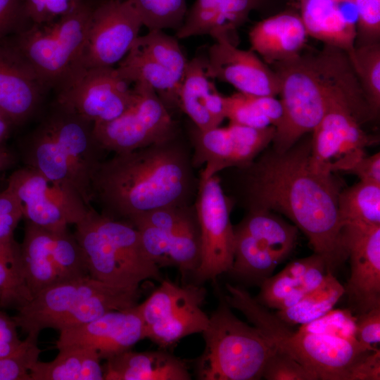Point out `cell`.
Masks as SVG:
<instances>
[{
  "label": "cell",
  "mask_w": 380,
  "mask_h": 380,
  "mask_svg": "<svg viewBox=\"0 0 380 380\" xmlns=\"http://www.w3.org/2000/svg\"><path fill=\"white\" fill-rule=\"evenodd\" d=\"M311 139L287 151L266 152L245 172L248 209L277 211L301 230L331 273L348 259L338 213L342 184L329 172L312 166Z\"/></svg>",
  "instance_id": "1"
},
{
  "label": "cell",
  "mask_w": 380,
  "mask_h": 380,
  "mask_svg": "<svg viewBox=\"0 0 380 380\" xmlns=\"http://www.w3.org/2000/svg\"><path fill=\"white\" fill-rule=\"evenodd\" d=\"M198 184L190 144L179 131L103 160L92 178V202L104 216L129 222L158 208L194 203Z\"/></svg>",
  "instance_id": "2"
},
{
  "label": "cell",
  "mask_w": 380,
  "mask_h": 380,
  "mask_svg": "<svg viewBox=\"0 0 380 380\" xmlns=\"http://www.w3.org/2000/svg\"><path fill=\"white\" fill-rule=\"evenodd\" d=\"M271 66L279 78L284 110L272 141L277 152L287 151L304 134L312 132L336 103L369 108L348 54L342 49L324 44L320 51L302 52Z\"/></svg>",
  "instance_id": "3"
},
{
  "label": "cell",
  "mask_w": 380,
  "mask_h": 380,
  "mask_svg": "<svg viewBox=\"0 0 380 380\" xmlns=\"http://www.w3.org/2000/svg\"><path fill=\"white\" fill-rule=\"evenodd\" d=\"M108 153L94 134V123L55 102L21 140L20 160L47 178L75 190L91 206V181Z\"/></svg>",
  "instance_id": "4"
},
{
  "label": "cell",
  "mask_w": 380,
  "mask_h": 380,
  "mask_svg": "<svg viewBox=\"0 0 380 380\" xmlns=\"http://www.w3.org/2000/svg\"><path fill=\"white\" fill-rule=\"evenodd\" d=\"M228 305L240 311L275 348L312 372L318 380H348L352 365L369 348L357 341L293 331L243 288L226 284Z\"/></svg>",
  "instance_id": "5"
},
{
  "label": "cell",
  "mask_w": 380,
  "mask_h": 380,
  "mask_svg": "<svg viewBox=\"0 0 380 380\" xmlns=\"http://www.w3.org/2000/svg\"><path fill=\"white\" fill-rule=\"evenodd\" d=\"M140 296V289L117 287L87 275L42 290L12 317L26 335L39 336L45 329L60 331L132 308Z\"/></svg>",
  "instance_id": "6"
},
{
  "label": "cell",
  "mask_w": 380,
  "mask_h": 380,
  "mask_svg": "<svg viewBox=\"0 0 380 380\" xmlns=\"http://www.w3.org/2000/svg\"><path fill=\"white\" fill-rule=\"evenodd\" d=\"M89 275L123 289H139L143 281L163 280L160 267L148 256L139 231L130 223L109 218L92 206L75 224Z\"/></svg>",
  "instance_id": "7"
},
{
  "label": "cell",
  "mask_w": 380,
  "mask_h": 380,
  "mask_svg": "<svg viewBox=\"0 0 380 380\" xmlns=\"http://www.w3.org/2000/svg\"><path fill=\"white\" fill-rule=\"evenodd\" d=\"M202 333L205 348L196 361L201 380H256L262 378L275 346L254 326L242 322L224 296Z\"/></svg>",
  "instance_id": "8"
},
{
  "label": "cell",
  "mask_w": 380,
  "mask_h": 380,
  "mask_svg": "<svg viewBox=\"0 0 380 380\" xmlns=\"http://www.w3.org/2000/svg\"><path fill=\"white\" fill-rule=\"evenodd\" d=\"M94 5L82 0L66 15L49 23H31L6 43L55 89L77 66Z\"/></svg>",
  "instance_id": "9"
},
{
  "label": "cell",
  "mask_w": 380,
  "mask_h": 380,
  "mask_svg": "<svg viewBox=\"0 0 380 380\" xmlns=\"http://www.w3.org/2000/svg\"><path fill=\"white\" fill-rule=\"evenodd\" d=\"M206 295L201 284L179 285L162 280L144 302L138 303L145 338L166 349L187 336L202 334L209 321L202 309Z\"/></svg>",
  "instance_id": "10"
},
{
  "label": "cell",
  "mask_w": 380,
  "mask_h": 380,
  "mask_svg": "<svg viewBox=\"0 0 380 380\" xmlns=\"http://www.w3.org/2000/svg\"><path fill=\"white\" fill-rule=\"evenodd\" d=\"M134 99L120 116L94 124V134L107 153H122L165 141L180 130L171 113L147 84H134Z\"/></svg>",
  "instance_id": "11"
},
{
  "label": "cell",
  "mask_w": 380,
  "mask_h": 380,
  "mask_svg": "<svg viewBox=\"0 0 380 380\" xmlns=\"http://www.w3.org/2000/svg\"><path fill=\"white\" fill-rule=\"evenodd\" d=\"M20 247L32 297L50 286L89 275L84 253L68 229L50 230L25 221Z\"/></svg>",
  "instance_id": "12"
},
{
  "label": "cell",
  "mask_w": 380,
  "mask_h": 380,
  "mask_svg": "<svg viewBox=\"0 0 380 380\" xmlns=\"http://www.w3.org/2000/svg\"><path fill=\"white\" fill-rule=\"evenodd\" d=\"M54 90L53 102L94 124L118 118L134 99V84L116 67L76 68Z\"/></svg>",
  "instance_id": "13"
},
{
  "label": "cell",
  "mask_w": 380,
  "mask_h": 380,
  "mask_svg": "<svg viewBox=\"0 0 380 380\" xmlns=\"http://www.w3.org/2000/svg\"><path fill=\"white\" fill-rule=\"evenodd\" d=\"M200 232V262L192 276L201 284L228 272L233 263L234 230L230 214L233 202L217 175L200 180L194 201Z\"/></svg>",
  "instance_id": "14"
},
{
  "label": "cell",
  "mask_w": 380,
  "mask_h": 380,
  "mask_svg": "<svg viewBox=\"0 0 380 380\" xmlns=\"http://www.w3.org/2000/svg\"><path fill=\"white\" fill-rule=\"evenodd\" d=\"M6 188L17 199L23 218L46 229H67L80 222L91 207L72 188L26 165L9 175Z\"/></svg>",
  "instance_id": "15"
},
{
  "label": "cell",
  "mask_w": 380,
  "mask_h": 380,
  "mask_svg": "<svg viewBox=\"0 0 380 380\" xmlns=\"http://www.w3.org/2000/svg\"><path fill=\"white\" fill-rule=\"evenodd\" d=\"M275 132L273 126L258 129L234 123L201 130L191 122L186 137L194 167H203L199 179H207L227 168L249 166L272 142Z\"/></svg>",
  "instance_id": "16"
},
{
  "label": "cell",
  "mask_w": 380,
  "mask_h": 380,
  "mask_svg": "<svg viewBox=\"0 0 380 380\" xmlns=\"http://www.w3.org/2000/svg\"><path fill=\"white\" fill-rule=\"evenodd\" d=\"M142 26L129 0L94 4L76 68L115 67L129 51Z\"/></svg>",
  "instance_id": "17"
},
{
  "label": "cell",
  "mask_w": 380,
  "mask_h": 380,
  "mask_svg": "<svg viewBox=\"0 0 380 380\" xmlns=\"http://www.w3.org/2000/svg\"><path fill=\"white\" fill-rule=\"evenodd\" d=\"M371 118L366 106L348 102L331 106L312 132L311 164L331 172L329 167L336 160L365 153L373 139L361 125Z\"/></svg>",
  "instance_id": "18"
},
{
  "label": "cell",
  "mask_w": 380,
  "mask_h": 380,
  "mask_svg": "<svg viewBox=\"0 0 380 380\" xmlns=\"http://www.w3.org/2000/svg\"><path fill=\"white\" fill-rule=\"evenodd\" d=\"M342 241L350 263L345 293L358 314L380 307V225L346 223Z\"/></svg>",
  "instance_id": "19"
},
{
  "label": "cell",
  "mask_w": 380,
  "mask_h": 380,
  "mask_svg": "<svg viewBox=\"0 0 380 380\" xmlns=\"http://www.w3.org/2000/svg\"><path fill=\"white\" fill-rule=\"evenodd\" d=\"M145 338L144 324L135 306L108 312L87 323L60 331L57 348L77 346L95 350L107 360L131 349Z\"/></svg>",
  "instance_id": "20"
},
{
  "label": "cell",
  "mask_w": 380,
  "mask_h": 380,
  "mask_svg": "<svg viewBox=\"0 0 380 380\" xmlns=\"http://www.w3.org/2000/svg\"><path fill=\"white\" fill-rule=\"evenodd\" d=\"M208 50L207 70L213 79L227 82L239 92L276 96L279 94V78L258 55L237 48L229 38L219 36Z\"/></svg>",
  "instance_id": "21"
},
{
  "label": "cell",
  "mask_w": 380,
  "mask_h": 380,
  "mask_svg": "<svg viewBox=\"0 0 380 380\" xmlns=\"http://www.w3.org/2000/svg\"><path fill=\"white\" fill-rule=\"evenodd\" d=\"M49 89L6 42L0 44V110L15 126L38 113Z\"/></svg>",
  "instance_id": "22"
},
{
  "label": "cell",
  "mask_w": 380,
  "mask_h": 380,
  "mask_svg": "<svg viewBox=\"0 0 380 380\" xmlns=\"http://www.w3.org/2000/svg\"><path fill=\"white\" fill-rule=\"evenodd\" d=\"M144 248L159 267H176L182 279L194 273L200 262V232L197 214L179 224L162 229L151 226H134Z\"/></svg>",
  "instance_id": "23"
},
{
  "label": "cell",
  "mask_w": 380,
  "mask_h": 380,
  "mask_svg": "<svg viewBox=\"0 0 380 380\" xmlns=\"http://www.w3.org/2000/svg\"><path fill=\"white\" fill-rule=\"evenodd\" d=\"M120 75L134 84L149 85L172 113L179 110L180 83L170 60L158 49L136 40L116 67Z\"/></svg>",
  "instance_id": "24"
},
{
  "label": "cell",
  "mask_w": 380,
  "mask_h": 380,
  "mask_svg": "<svg viewBox=\"0 0 380 380\" xmlns=\"http://www.w3.org/2000/svg\"><path fill=\"white\" fill-rule=\"evenodd\" d=\"M209 75L206 58L196 56L188 61L179 88V110L198 129L219 127L225 118L224 96Z\"/></svg>",
  "instance_id": "25"
},
{
  "label": "cell",
  "mask_w": 380,
  "mask_h": 380,
  "mask_svg": "<svg viewBox=\"0 0 380 380\" xmlns=\"http://www.w3.org/2000/svg\"><path fill=\"white\" fill-rule=\"evenodd\" d=\"M308 37L300 14L290 11L258 22L248 33L251 49L268 65L299 55Z\"/></svg>",
  "instance_id": "26"
},
{
  "label": "cell",
  "mask_w": 380,
  "mask_h": 380,
  "mask_svg": "<svg viewBox=\"0 0 380 380\" xmlns=\"http://www.w3.org/2000/svg\"><path fill=\"white\" fill-rule=\"evenodd\" d=\"M106 380H189L185 362L165 349L134 352L131 349L108 358Z\"/></svg>",
  "instance_id": "27"
},
{
  "label": "cell",
  "mask_w": 380,
  "mask_h": 380,
  "mask_svg": "<svg viewBox=\"0 0 380 380\" xmlns=\"http://www.w3.org/2000/svg\"><path fill=\"white\" fill-rule=\"evenodd\" d=\"M347 4L352 3L300 0L299 14L308 36L346 53L353 50L356 40V20L343 10Z\"/></svg>",
  "instance_id": "28"
},
{
  "label": "cell",
  "mask_w": 380,
  "mask_h": 380,
  "mask_svg": "<svg viewBox=\"0 0 380 380\" xmlns=\"http://www.w3.org/2000/svg\"><path fill=\"white\" fill-rule=\"evenodd\" d=\"M49 362L38 360L32 367L31 380H103V368L98 353L89 348L69 346L58 348Z\"/></svg>",
  "instance_id": "29"
},
{
  "label": "cell",
  "mask_w": 380,
  "mask_h": 380,
  "mask_svg": "<svg viewBox=\"0 0 380 380\" xmlns=\"http://www.w3.org/2000/svg\"><path fill=\"white\" fill-rule=\"evenodd\" d=\"M236 227L270 250L281 262L296 244L298 229L267 208L248 209L247 214Z\"/></svg>",
  "instance_id": "30"
},
{
  "label": "cell",
  "mask_w": 380,
  "mask_h": 380,
  "mask_svg": "<svg viewBox=\"0 0 380 380\" xmlns=\"http://www.w3.org/2000/svg\"><path fill=\"white\" fill-rule=\"evenodd\" d=\"M234 230V260L228 272L246 284L260 286L281 261L245 231L236 226Z\"/></svg>",
  "instance_id": "31"
},
{
  "label": "cell",
  "mask_w": 380,
  "mask_h": 380,
  "mask_svg": "<svg viewBox=\"0 0 380 380\" xmlns=\"http://www.w3.org/2000/svg\"><path fill=\"white\" fill-rule=\"evenodd\" d=\"M21 247L13 236L0 238V306L18 310L32 299Z\"/></svg>",
  "instance_id": "32"
},
{
  "label": "cell",
  "mask_w": 380,
  "mask_h": 380,
  "mask_svg": "<svg viewBox=\"0 0 380 380\" xmlns=\"http://www.w3.org/2000/svg\"><path fill=\"white\" fill-rule=\"evenodd\" d=\"M345 293L344 286L327 272L322 284L291 308L277 310V316L290 326L313 321L333 309Z\"/></svg>",
  "instance_id": "33"
},
{
  "label": "cell",
  "mask_w": 380,
  "mask_h": 380,
  "mask_svg": "<svg viewBox=\"0 0 380 380\" xmlns=\"http://www.w3.org/2000/svg\"><path fill=\"white\" fill-rule=\"evenodd\" d=\"M338 205L343 226L346 223L380 225V184L360 181L341 189Z\"/></svg>",
  "instance_id": "34"
},
{
  "label": "cell",
  "mask_w": 380,
  "mask_h": 380,
  "mask_svg": "<svg viewBox=\"0 0 380 380\" xmlns=\"http://www.w3.org/2000/svg\"><path fill=\"white\" fill-rule=\"evenodd\" d=\"M372 118L380 109V42L355 46L347 53Z\"/></svg>",
  "instance_id": "35"
},
{
  "label": "cell",
  "mask_w": 380,
  "mask_h": 380,
  "mask_svg": "<svg viewBox=\"0 0 380 380\" xmlns=\"http://www.w3.org/2000/svg\"><path fill=\"white\" fill-rule=\"evenodd\" d=\"M148 30H178L187 12L186 0H129Z\"/></svg>",
  "instance_id": "36"
},
{
  "label": "cell",
  "mask_w": 380,
  "mask_h": 380,
  "mask_svg": "<svg viewBox=\"0 0 380 380\" xmlns=\"http://www.w3.org/2000/svg\"><path fill=\"white\" fill-rule=\"evenodd\" d=\"M298 329L305 332L357 341L356 316L350 309H332L324 315L301 324Z\"/></svg>",
  "instance_id": "37"
},
{
  "label": "cell",
  "mask_w": 380,
  "mask_h": 380,
  "mask_svg": "<svg viewBox=\"0 0 380 380\" xmlns=\"http://www.w3.org/2000/svg\"><path fill=\"white\" fill-rule=\"evenodd\" d=\"M221 0H196L187 11L182 26L176 32L178 39L210 34L215 25Z\"/></svg>",
  "instance_id": "38"
},
{
  "label": "cell",
  "mask_w": 380,
  "mask_h": 380,
  "mask_svg": "<svg viewBox=\"0 0 380 380\" xmlns=\"http://www.w3.org/2000/svg\"><path fill=\"white\" fill-rule=\"evenodd\" d=\"M224 107L225 118L230 123L258 129L272 126L253 102L251 94L238 92L224 96Z\"/></svg>",
  "instance_id": "39"
},
{
  "label": "cell",
  "mask_w": 380,
  "mask_h": 380,
  "mask_svg": "<svg viewBox=\"0 0 380 380\" xmlns=\"http://www.w3.org/2000/svg\"><path fill=\"white\" fill-rule=\"evenodd\" d=\"M261 0H221L218 14L210 34L214 39L219 36L229 38V34L241 25L251 11L258 8Z\"/></svg>",
  "instance_id": "40"
},
{
  "label": "cell",
  "mask_w": 380,
  "mask_h": 380,
  "mask_svg": "<svg viewBox=\"0 0 380 380\" xmlns=\"http://www.w3.org/2000/svg\"><path fill=\"white\" fill-rule=\"evenodd\" d=\"M356 11L355 46L379 43L380 39V0H354Z\"/></svg>",
  "instance_id": "41"
},
{
  "label": "cell",
  "mask_w": 380,
  "mask_h": 380,
  "mask_svg": "<svg viewBox=\"0 0 380 380\" xmlns=\"http://www.w3.org/2000/svg\"><path fill=\"white\" fill-rule=\"evenodd\" d=\"M262 377L267 380H318L312 372L277 348L267 360Z\"/></svg>",
  "instance_id": "42"
},
{
  "label": "cell",
  "mask_w": 380,
  "mask_h": 380,
  "mask_svg": "<svg viewBox=\"0 0 380 380\" xmlns=\"http://www.w3.org/2000/svg\"><path fill=\"white\" fill-rule=\"evenodd\" d=\"M260 286V291L255 299L265 308L279 310L285 298L300 285L298 279L283 269L276 275L267 278Z\"/></svg>",
  "instance_id": "43"
},
{
  "label": "cell",
  "mask_w": 380,
  "mask_h": 380,
  "mask_svg": "<svg viewBox=\"0 0 380 380\" xmlns=\"http://www.w3.org/2000/svg\"><path fill=\"white\" fill-rule=\"evenodd\" d=\"M82 0H23L25 14L31 23L53 21L72 11Z\"/></svg>",
  "instance_id": "44"
},
{
  "label": "cell",
  "mask_w": 380,
  "mask_h": 380,
  "mask_svg": "<svg viewBox=\"0 0 380 380\" xmlns=\"http://www.w3.org/2000/svg\"><path fill=\"white\" fill-rule=\"evenodd\" d=\"M37 360L36 352L22 346L13 355L0 357V380H31L30 372Z\"/></svg>",
  "instance_id": "45"
},
{
  "label": "cell",
  "mask_w": 380,
  "mask_h": 380,
  "mask_svg": "<svg viewBox=\"0 0 380 380\" xmlns=\"http://www.w3.org/2000/svg\"><path fill=\"white\" fill-rule=\"evenodd\" d=\"M31 24L24 8L23 0H0V44Z\"/></svg>",
  "instance_id": "46"
},
{
  "label": "cell",
  "mask_w": 380,
  "mask_h": 380,
  "mask_svg": "<svg viewBox=\"0 0 380 380\" xmlns=\"http://www.w3.org/2000/svg\"><path fill=\"white\" fill-rule=\"evenodd\" d=\"M336 171L355 175L360 181L380 184V153L367 156L365 154L339 163Z\"/></svg>",
  "instance_id": "47"
},
{
  "label": "cell",
  "mask_w": 380,
  "mask_h": 380,
  "mask_svg": "<svg viewBox=\"0 0 380 380\" xmlns=\"http://www.w3.org/2000/svg\"><path fill=\"white\" fill-rule=\"evenodd\" d=\"M355 338L371 350L380 342V307L356 315Z\"/></svg>",
  "instance_id": "48"
},
{
  "label": "cell",
  "mask_w": 380,
  "mask_h": 380,
  "mask_svg": "<svg viewBox=\"0 0 380 380\" xmlns=\"http://www.w3.org/2000/svg\"><path fill=\"white\" fill-rule=\"evenodd\" d=\"M22 219L23 214L17 199L6 187L0 191V238L13 236Z\"/></svg>",
  "instance_id": "49"
},
{
  "label": "cell",
  "mask_w": 380,
  "mask_h": 380,
  "mask_svg": "<svg viewBox=\"0 0 380 380\" xmlns=\"http://www.w3.org/2000/svg\"><path fill=\"white\" fill-rule=\"evenodd\" d=\"M380 350L364 354L350 367L348 380H379Z\"/></svg>",
  "instance_id": "50"
},
{
  "label": "cell",
  "mask_w": 380,
  "mask_h": 380,
  "mask_svg": "<svg viewBox=\"0 0 380 380\" xmlns=\"http://www.w3.org/2000/svg\"><path fill=\"white\" fill-rule=\"evenodd\" d=\"M23 343L18 327L12 317L0 311V357L9 356L18 351Z\"/></svg>",
  "instance_id": "51"
},
{
  "label": "cell",
  "mask_w": 380,
  "mask_h": 380,
  "mask_svg": "<svg viewBox=\"0 0 380 380\" xmlns=\"http://www.w3.org/2000/svg\"><path fill=\"white\" fill-rule=\"evenodd\" d=\"M253 102L270 121L272 126L278 127L282 121L284 110L280 99L274 96L252 95Z\"/></svg>",
  "instance_id": "52"
},
{
  "label": "cell",
  "mask_w": 380,
  "mask_h": 380,
  "mask_svg": "<svg viewBox=\"0 0 380 380\" xmlns=\"http://www.w3.org/2000/svg\"><path fill=\"white\" fill-rule=\"evenodd\" d=\"M19 160L18 152L8 148L6 144H0V172L15 166Z\"/></svg>",
  "instance_id": "53"
},
{
  "label": "cell",
  "mask_w": 380,
  "mask_h": 380,
  "mask_svg": "<svg viewBox=\"0 0 380 380\" xmlns=\"http://www.w3.org/2000/svg\"><path fill=\"white\" fill-rule=\"evenodd\" d=\"M15 126L10 118L0 110V144H6Z\"/></svg>",
  "instance_id": "54"
},
{
  "label": "cell",
  "mask_w": 380,
  "mask_h": 380,
  "mask_svg": "<svg viewBox=\"0 0 380 380\" xmlns=\"http://www.w3.org/2000/svg\"><path fill=\"white\" fill-rule=\"evenodd\" d=\"M334 1L338 2V3H353L354 0H333Z\"/></svg>",
  "instance_id": "55"
}]
</instances>
